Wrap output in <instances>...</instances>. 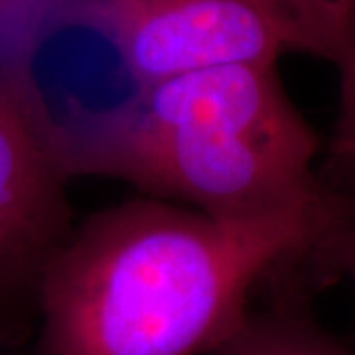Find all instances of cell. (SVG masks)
<instances>
[{
	"instance_id": "1",
	"label": "cell",
	"mask_w": 355,
	"mask_h": 355,
	"mask_svg": "<svg viewBox=\"0 0 355 355\" xmlns=\"http://www.w3.org/2000/svg\"><path fill=\"white\" fill-rule=\"evenodd\" d=\"M355 223L336 216L225 221L154 198L73 225L36 298V355L211 354L239 330L261 280L328 251Z\"/></svg>"
},
{
	"instance_id": "2",
	"label": "cell",
	"mask_w": 355,
	"mask_h": 355,
	"mask_svg": "<svg viewBox=\"0 0 355 355\" xmlns=\"http://www.w3.org/2000/svg\"><path fill=\"white\" fill-rule=\"evenodd\" d=\"M318 150L279 64H233L135 87L67 140L62 162L71 178H113L209 217L266 221L354 207L320 184Z\"/></svg>"
},
{
	"instance_id": "11",
	"label": "cell",
	"mask_w": 355,
	"mask_h": 355,
	"mask_svg": "<svg viewBox=\"0 0 355 355\" xmlns=\"http://www.w3.org/2000/svg\"><path fill=\"white\" fill-rule=\"evenodd\" d=\"M0 355H4V354H2V352H0Z\"/></svg>"
},
{
	"instance_id": "8",
	"label": "cell",
	"mask_w": 355,
	"mask_h": 355,
	"mask_svg": "<svg viewBox=\"0 0 355 355\" xmlns=\"http://www.w3.org/2000/svg\"><path fill=\"white\" fill-rule=\"evenodd\" d=\"M326 253L334 254V259L342 266L343 272L349 277L355 288V223L343 229L342 233L331 241Z\"/></svg>"
},
{
	"instance_id": "3",
	"label": "cell",
	"mask_w": 355,
	"mask_h": 355,
	"mask_svg": "<svg viewBox=\"0 0 355 355\" xmlns=\"http://www.w3.org/2000/svg\"><path fill=\"white\" fill-rule=\"evenodd\" d=\"M132 87L233 64H279L292 42L272 0H69Z\"/></svg>"
},
{
	"instance_id": "5",
	"label": "cell",
	"mask_w": 355,
	"mask_h": 355,
	"mask_svg": "<svg viewBox=\"0 0 355 355\" xmlns=\"http://www.w3.org/2000/svg\"><path fill=\"white\" fill-rule=\"evenodd\" d=\"M209 355H355L354 349L291 310H251L239 330Z\"/></svg>"
},
{
	"instance_id": "4",
	"label": "cell",
	"mask_w": 355,
	"mask_h": 355,
	"mask_svg": "<svg viewBox=\"0 0 355 355\" xmlns=\"http://www.w3.org/2000/svg\"><path fill=\"white\" fill-rule=\"evenodd\" d=\"M12 64H0V336L36 318L46 266L76 225L69 182Z\"/></svg>"
},
{
	"instance_id": "6",
	"label": "cell",
	"mask_w": 355,
	"mask_h": 355,
	"mask_svg": "<svg viewBox=\"0 0 355 355\" xmlns=\"http://www.w3.org/2000/svg\"><path fill=\"white\" fill-rule=\"evenodd\" d=\"M292 51L324 58L340 69L355 51V0H272Z\"/></svg>"
},
{
	"instance_id": "10",
	"label": "cell",
	"mask_w": 355,
	"mask_h": 355,
	"mask_svg": "<svg viewBox=\"0 0 355 355\" xmlns=\"http://www.w3.org/2000/svg\"><path fill=\"white\" fill-rule=\"evenodd\" d=\"M10 2H14V0H0V10H4Z\"/></svg>"
},
{
	"instance_id": "7",
	"label": "cell",
	"mask_w": 355,
	"mask_h": 355,
	"mask_svg": "<svg viewBox=\"0 0 355 355\" xmlns=\"http://www.w3.org/2000/svg\"><path fill=\"white\" fill-rule=\"evenodd\" d=\"M331 156L338 164L355 166V116L338 121L331 140Z\"/></svg>"
},
{
	"instance_id": "9",
	"label": "cell",
	"mask_w": 355,
	"mask_h": 355,
	"mask_svg": "<svg viewBox=\"0 0 355 355\" xmlns=\"http://www.w3.org/2000/svg\"><path fill=\"white\" fill-rule=\"evenodd\" d=\"M340 71H342V107L338 121H345L355 116V51L352 60Z\"/></svg>"
}]
</instances>
